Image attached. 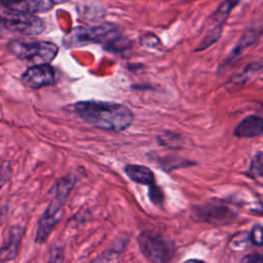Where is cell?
Wrapping results in <instances>:
<instances>
[{"instance_id": "cell-22", "label": "cell", "mask_w": 263, "mask_h": 263, "mask_svg": "<svg viewBox=\"0 0 263 263\" xmlns=\"http://www.w3.org/2000/svg\"><path fill=\"white\" fill-rule=\"evenodd\" d=\"M11 175V164L9 161H4L0 164V189L6 183Z\"/></svg>"}, {"instance_id": "cell-1", "label": "cell", "mask_w": 263, "mask_h": 263, "mask_svg": "<svg viewBox=\"0 0 263 263\" xmlns=\"http://www.w3.org/2000/svg\"><path fill=\"white\" fill-rule=\"evenodd\" d=\"M73 109L86 123L104 130H124L134 120V113L128 107L113 102L80 101Z\"/></svg>"}, {"instance_id": "cell-6", "label": "cell", "mask_w": 263, "mask_h": 263, "mask_svg": "<svg viewBox=\"0 0 263 263\" xmlns=\"http://www.w3.org/2000/svg\"><path fill=\"white\" fill-rule=\"evenodd\" d=\"M0 21L11 32L25 35H38L45 30V23L33 13L3 9L0 11Z\"/></svg>"}, {"instance_id": "cell-14", "label": "cell", "mask_w": 263, "mask_h": 263, "mask_svg": "<svg viewBox=\"0 0 263 263\" xmlns=\"http://www.w3.org/2000/svg\"><path fill=\"white\" fill-rule=\"evenodd\" d=\"M239 0H224L212 14L211 20L215 23L214 25L224 26L232 9L238 4Z\"/></svg>"}, {"instance_id": "cell-8", "label": "cell", "mask_w": 263, "mask_h": 263, "mask_svg": "<svg viewBox=\"0 0 263 263\" xmlns=\"http://www.w3.org/2000/svg\"><path fill=\"white\" fill-rule=\"evenodd\" d=\"M22 82L25 86L37 89L55 82V73L48 64L35 65L30 67L22 75Z\"/></svg>"}, {"instance_id": "cell-19", "label": "cell", "mask_w": 263, "mask_h": 263, "mask_svg": "<svg viewBox=\"0 0 263 263\" xmlns=\"http://www.w3.org/2000/svg\"><path fill=\"white\" fill-rule=\"evenodd\" d=\"M250 171L254 176L263 178V152H258L253 158Z\"/></svg>"}, {"instance_id": "cell-21", "label": "cell", "mask_w": 263, "mask_h": 263, "mask_svg": "<svg viewBox=\"0 0 263 263\" xmlns=\"http://www.w3.org/2000/svg\"><path fill=\"white\" fill-rule=\"evenodd\" d=\"M64 250L61 247H54L51 249L47 263H64Z\"/></svg>"}, {"instance_id": "cell-11", "label": "cell", "mask_w": 263, "mask_h": 263, "mask_svg": "<svg viewBox=\"0 0 263 263\" xmlns=\"http://www.w3.org/2000/svg\"><path fill=\"white\" fill-rule=\"evenodd\" d=\"M0 4L6 9L33 14L45 12L53 5L51 0H0Z\"/></svg>"}, {"instance_id": "cell-7", "label": "cell", "mask_w": 263, "mask_h": 263, "mask_svg": "<svg viewBox=\"0 0 263 263\" xmlns=\"http://www.w3.org/2000/svg\"><path fill=\"white\" fill-rule=\"evenodd\" d=\"M263 29L259 26L257 27H250L247 29L239 39L237 40L236 44L234 45L231 52L228 54V57L225 59V61L220 65L219 67V73H222L229 68H231L240 58L241 53L250 46H252L254 43H256L260 37L262 36Z\"/></svg>"}, {"instance_id": "cell-25", "label": "cell", "mask_w": 263, "mask_h": 263, "mask_svg": "<svg viewBox=\"0 0 263 263\" xmlns=\"http://www.w3.org/2000/svg\"><path fill=\"white\" fill-rule=\"evenodd\" d=\"M240 263H263V252L248 254L241 259Z\"/></svg>"}, {"instance_id": "cell-4", "label": "cell", "mask_w": 263, "mask_h": 263, "mask_svg": "<svg viewBox=\"0 0 263 263\" xmlns=\"http://www.w3.org/2000/svg\"><path fill=\"white\" fill-rule=\"evenodd\" d=\"M7 48L16 58L35 65L49 64L57 55L58 46L48 41H25L12 40Z\"/></svg>"}, {"instance_id": "cell-13", "label": "cell", "mask_w": 263, "mask_h": 263, "mask_svg": "<svg viewBox=\"0 0 263 263\" xmlns=\"http://www.w3.org/2000/svg\"><path fill=\"white\" fill-rule=\"evenodd\" d=\"M124 172L127 175V177L139 184L142 185H151L154 183V174L153 172L141 164H127L124 167Z\"/></svg>"}, {"instance_id": "cell-17", "label": "cell", "mask_w": 263, "mask_h": 263, "mask_svg": "<svg viewBox=\"0 0 263 263\" xmlns=\"http://www.w3.org/2000/svg\"><path fill=\"white\" fill-rule=\"evenodd\" d=\"M158 141L162 146L168 148H179L182 144V138L179 135L172 133H166L165 135L159 136Z\"/></svg>"}, {"instance_id": "cell-20", "label": "cell", "mask_w": 263, "mask_h": 263, "mask_svg": "<svg viewBox=\"0 0 263 263\" xmlns=\"http://www.w3.org/2000/svg\"><path fill=\"white\" fill-rule=\"evenodd\" d=\"M148 192H149L148 193L149 198L154 204H160L163 201V198H164L163 192L158 186L154 185V183L149 185V191Z\"/></svg>"}, {"instance_id": "cell-5", "label": "cell", "mask_w": 263, "mask_h": 263, "mask_svg": "<svg viewBox=\"0 0 263 263\" xmlns=\"http://www.w3.org/2000/svg\"><path fill=\"white\" fill-rule=\"evenodd\" d=\"M142 254L151 263H170L175 254L174 242L158 232L143 231L138 236Z\"/></svg>"}, {"instance_id": "cell-18", "label": "cell", "mask_w": 263, "mask_h": 263, "mask_svg": "<svg viewBox=\"0 0 263 263\" xmlns=\"http://www.w3.org/2000/svg\"><path fill=\"white\" fill-rule=\"evenodd\" d=\"M120 252H121V249H118V248H112V249L106 250L99 257H97L91 263H113L115 260L118 259Z\"/></svg>"}, {"instance_id": "cell-9", "label": "cell", "mask_w": 263, "mask_h": 263, "mask_svg": "<svg viewBox=\"0 0 263 263\" xmlns=\"http://www.w3.org/2000/svg\"><path fill=\"white\" fill-rule=\"evenodd\" d=\"M24 233L25 228L21 225H12L9 228L7 236L0 248V263L12 261L17 256Z\"/></svg>"}, {"instance_id": "cell-16", "label": "cell", "mask_w": 263, "mask_h": 263, "mask_svg": "<svg viewBox=\"0 0 263 263\" xmlns=\"http://www.w3.org/2000/svg\"><path fill=\"white\" fill-rule=\"evenodd\" d=\"M222 30H223V26H219V25H214L212 28H210V30L201 38L198 45L195 47V51L205 50L206 48L215 44L221 37Z\"/></svg>"}, {"instance_id": "cell-15", "label": "cell", "mask_w": 263, "mask_h": 263, "mask_svg": "<svg viewBox=\"0 0 263 263\" xmlns=\"http://www.w3.org/2000/svg\"><path fill=\"white\" fill-rule=\"evenodd\" d=\"M260 66H261V64H259V63H252V64H249V65L243 69L242 72L238 73L237 75L232 76V77L228 80V82H227V84H226L227 88H228L230 91H235L236 89L240 88V87L243 85V83L248 80L249 74H251L252 72L258 70V69L260 68Z\"/></svg>"}, {"instance_id": "cell-10", "label": "cell", "mask_w": 263, "mask_h": 263, "mask_svg": "<svg viewBox=\"0 0 263 263\" xmlns=\"http://www.w3.org/2000/svg\"><path fill=\"white\" fill-rule=\"evenodd\" d=\"M195 216L201 221L213 224H225L234 218L233 212L227 206L206 204L194 210Z\"/></svg>"}, {"instance_id": "cell-2", "label": "cell", "mask_w": 263, "mask_h": 263, "mask_svg": "<svg viewBox=\"0 0 263 263\" xmlns=\"http://www.w3.org/2000/svg\"><path fill=\"white\" fill-rule=\"evenodd\" d=\"M89 43H100L106 50L120 52L130 46L128 38L124 37L120 29L112 24L92 27H76L64 39L67 47L82 46Z\"/></svg>"}, {"instance_id": "cell-23", "label": "cell", "mask_w": 263, "mask_h": 263, "mask_svg": "<svg viewBox=\"0 0 263 263\" xmlns=\"http://www.w3.org/2000/svg\"><path fill=\"white\" fill-rule=\"evenodd\" d=\"M250 238L254 245H263V227L256 225L251 231Z\"/></svg>"}, {"instance_id": "cell-27", "label": "cell", "mask_w": 263, "mask_h": 263, "mask_svg": "<svg viewBox=\"0 0 263 263\" xmlns=\"http://www.w3.org/2000/svg\"><path fill=\"white\" fill-rule=\"evenodd\" d=\"M68 0H51V2L53 3V4H62V3H64V2H67Z\"/></svg>"}, {"instance_id": "cell-24", "label": "cell", "mask_w": 263, "mask_h": 263, "mask_svg": "<svg viewBox=\"0 0 263 263\" xmlns=\"http://www.w3.org/2000/svg\"><path fill=\"white\" fill-rule=\"evenodd\" d=\"M140 43L147 47H154L159 43V40L154 34H144L140 37Z\"/></svg>"}, {"instance_id": "cell-3", "label": "cell", "mask_w": 263, "mask_h": 263, "mask_svg": "<svg viewBox=\"0 0 263 263\" xmlns=\"http://www.w3.org/2000/svg\"><path fill=\"white\" fill-rule=\"evenodd\" d=\"M75 183L76 177L74 175H67L62 177L54 185L53 196L38 222L35 237L37 243H44L55 225L60 222L63 215L64 204Z\"/></svg>"}, {"instance_id": "cell-12", "label": "cell", "mask_w": 263, "mask_h": 263, "mask_svg": "<svg viewBox=\"0 0 263 263\" xmlns=\"http://www.w3.org/2000/svg\"><path fill=\"white\" fill-rule=\"evenodd\" d=\"M263 134V118L258 115H249L234 128L233 135L237 138H253Z\"/></svg>"}, {"instance_id": "cell-26", "label": "cell", "mask_w": 263, "mask_h": 263, "mask_svg": "<svg viewBox=\"0 0 263 263\" xmlns=\"http://www.w3.org/2000/svg\"><path fill=\"white\" fill-rule=\"evenodd\" d=\"M183 263H204V262L201 261V260H198V259H190V260H187Z\"/></svg>"}, {"instance_id": "cell-28", "label": "cell", "mask_w": 263, "mask_h": 263, "mask_svg": "<svg viewBox=\"0 0 263 263\" xmlns=\"http://www.w3.org/2000/svg\"><path fill=\"white\" fill-rule=\"evenodd\" d=\"M4 27H3V25H2V23H1V21H0V32H1V30L3 29Z\"/></svg>"}]
</instances>
